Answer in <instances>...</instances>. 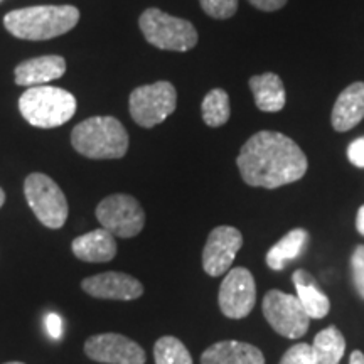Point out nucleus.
I'll use <instances>...</instances> for the list:
<instances>
[{"mask_svg": "<svg viewBox=\"0 0 364 364\" xmlns=\"http://www.w3.org/2000/svg\"><path fill=\"white\" fill-rule=\"evenodd\" d=\"M24 194L27 203L46 228L59 230L68 220V201L61 188L51 177L34 172L27 176L24 182Z\"/></svg>", "mask_w": 364, "mask_h": 364, "instance_id": "423d86ee", "label": "nucleus"}, {"mask_svg": "<svg viewBox=\"0 0 364 364\" xmlns=\"http://www.w3.org/2000/svg\"><path fill=\"white\" fill-rule=\"evenodd\" d=\"M351 268H353V282L356 287L359 297L364 300V245L354 250L351 257Z\"/></svg>", "mask_w": 364, "mask_h": 364, "instance_id": "a878e982", "label": "nucleus"}, {"mask_svg": "<svg viewBox=\"0 0 364 364\" xmlns=\"http://www.w3.org/2000/svg\"><path fill=\"white\" fill-rule=\"evenodd\" d=\"M65 73V58L56 56V54H48V56L33 58L21 63L14 71V76H16V85L33 88V86H43L49 81L61 78Z\"/></svg>", "mask_w": 364, "mask_h": 364, "instance_id": "4468645a", "label": "nucleus"}, {"mask_svg": "<svg viewBox=\"0 0 364 364\" xmlns=\"http://www.w3.org/2000/svg\"><path fill=\"white\" fill-rule=\"evenodd\" d=\"M201 364H265V356L253 344L220 341L203 353Z\"/></svg>", "mask_w": 364, "mask_h": 364, "instance_id": "f3484780", "label": "nucleus"}, {"mask_svg": "<svg viewBox=\"0 0 364 364\" xmlns=\"http://www.w3.org/2000/svg\"><path fill=\"white\" fill-rule=\"evenodd\" d=\"M243 247V235L233 226H218L208 236L203 250V268L209 277L231 270L236 255Z\"/></svg>", "mask_w": 364, "mask_h": 364, "instance_id": "f8f14e48", "label": "nucleus"}, {"mask_svg": "<svg viewBox=\"0 0 364 364\" xmlns=\"http://www.w3.org/2000/svg\"><path fill=\"white\" fill-rule=\"evenodd\" d=\"M292 279L297 290V299L309 317L324 318L331 311V302L327 295L318 289L316 279L307 270H295Z\"/></svg>", "mask_w": 364, "mask_h": 364, "instance_id": "6ab92c4d", "label": "nucleus"}, {"mask_svg": "<svg viewBox=\"0 0 364 364\" xmlns=\"http://www.w3.org/2000/svg\"><path fill=\"white\" fill-rule=\"evenodd\" d=\"M253 7L263 12H275L287 4V0H248Z\"/></svg>", "mask_w": 364, "mask_h": 364, "instance_id": "c85d7f7f", "label": "nucleus"}, {"mask_svg": "<svg viewBox=\"0 0 364 364\" xmlns=\"http://www.w3.org/2000/svg\"><path fill=\"white\" fill-rule=\"evenodd\" d=\"M240 174L253 188L277 189L306 176L307 157L290 136L262 130L247 140L236 159Z\"/></svg>", "mask_w": 364, "mask_h": 364, "instance_id": "f257e3e1", "label": "nucleus"}, {"mask_svg": "<svg viewBox=\"0 0 364 364\" xmlns=\"http://www.w3.org/2000/svg\"><path fill=\"white\" fill-rule=\"evenodd\" d=\"M81 289L91 297L105 300H135L144 294V285L135 277L122 272L88 277L81 282Z\"/></svg>", "mask_w": 364, "mask_h": 364, "instance_id": "ddd939ff", "label": "nucleus"}, {"mask_svg": "<svg viewBox=\"0 0 364 364\" xmlns=\"http://www.w3.org/2000/svg\"><path fill=\"white\" fill-rule=\"evenodd\" d=\"M4 203H6V193H4V189L0 188V208L4 206Z\"/></svg>", "mask_w": 364, "mask_h": 364, "instance_id": "2f4dec72", "label": "nucleus"}, {"mask_svg": "<svg viewBox=\"0 0 364 364\" xmlns=\"http://www.w3.org/2000/svg\"><path fill=\"white\" fill-rule=\"evenodd\" d=\"M348 159L353 166L364 169V136L353 140L348 147Z\"/></svg>", "mask_w": 364, "mask_h": 364, "instance_id": "bb28decb", "label": "nucleus"}, {"mask_svg": "<svg viewBox=\"0 0 364 364\" xmlns=\"http://www.w3.org/2000/svg\"><path fill=\"white\" fill-rule=\"evenodd\" d=\"M356 228L359 231V235L364 236V204L361 208H359L358 211V216H356Z\"/></svg>", "mask_w": 364, "mask_h": 364, "instance_id": "c756f323", "label": "nucleus"}, {"mask_svg": "<svg viewBox=\"0 0 364 364\" xmlns=\"http://www.w3.org/2000/svg\"><path fill=\"white\" fill-rule=\"evenodd\" d=\"M140 31L149 44L164 51L184 53L198 44V31L189 21L169 16L161 9H147L139 19Z\"/></svg>", "mask_w": 364, "mask_h": 364, "instance_id": "39448f33", "label": "nucleus"}, {"mask_svg": "<svg viewBox=\"0 0 364 364\" xmlns=\"http://www.w3.org/2000/svg\"><path fill=\"white\" fill-rule=\"evenodd\" d=\"M71 145L88 159H122L129 150V134L117 118L91 117L73 129Z\"/></svg>", "mask_w": 364, "mask_h": 364, "instance_id": "7ed1b4c3", "label": "nucleus"}, {"mask_svg": "<svg viewBox=\"0 0 364 364\" xmlns=\"http://www.w3.org/2000/svg\"><path fill=\"white\" fill-rule=\"evenodd\" d=\"M156 364H193V358L184 343L174 336H164L154 346Z\"/></svg>", "mask_w": 364, "mask_h": 364, "instance_id": "5701e85b", "label": "nucleus"}, {"mask_svg": "<svg viewBox=\"0 0 364 364\" xmlns=\"http://www.w3.org/2000/svg\"><path fill=\"white\" fill-rule=\"evenodd\" d=\"M46 329H48L49 336H51L53 339H59L63 336V318L58 316L56 312H49L48 316H46Z\"/></svg>", "mask_w": 364, "mask_h": 364, "instance_id": "cd10ccee", "label": "nucleus"}, {"mask_svg": "<svg viewBox=\"0 0 364 364\" xmlns=\"http://www.w3.org/2000/svg\"><path fill=\"white\" fill-rule=\"evenodd\" d=\"M364 118V83L356 81L349 85L336 100L332 108V129L336 132H348L356 127Z\"/></svg>", "mask_w": 364, "mask_h": 364, "instance_id": "2eb2a0df", "label": "nucleus"}, {"mask_svg": "<svg viewBox=\"0 0 364 364\" xmlns=\"http://www.w3.org/2000/svg\"><path fill=\"white\" fill-rule=\"evenodd\" d=\"M6 364H24V363H19V361H11V363H6Z\"/></svg>", "mask_w": 364, "mask_h": 364, "instance_id": "473e14b6", "label": "nucleus"}, {"mask_svg": "<svg viewBox=\"0 0 364 364\" xmlns=\"http://www.w3.org/2000/svg\"><path fill=\"white\" fill-rule=\"evenodd\" d=\"M71 250L78 260L88 263H107L115 258L117 241L110 231L100 228V230H93L75 238Z\"/></svg>", "mask_w": 364, "mask_h": 364, "instance_id": "dca6fc26", "label": "nucleus"}, {"mask_svg": "<svg viewBox=\"0 0 364 364\" xmlns=\"http://www.w3.org/2000/svg\"><path fill=\"white\" fill-rule=\"evenodd\" d=\"M279 364H316L312 346L306 343H299L292 346V348L282 356Z\"/></svg>", "mask_w": 364, "mask_h": 364, "instance_id": "393cba45", "label": "nucleus"}, {"mask_svg": "<svg viewBox=\"0 0 364 364\" xmlns=\"http://www.w3.org/2000/svg\"><path fill=\"white\" fill-rule=\"evenodd\" d=\"M80 22L75 6H34L11 11L4 26L17 39L46 41L70 33Z\"/></svg>", "mask_w": 364, "mask_h": 364, "instance_id": "f03ea898", "label": "nucleus"}, {"mask_svg": "<svg viewBox=\"0 0 364 364\" xmlns=\"http://www.w3.org/2000/svg\"><path fill=\"white\" fill-rule=\"evenodd\" d=\"M262 309L272 329L287 339L302 338L311 324V317L304 311L297 295L270 290L263 299Z\"/></svg>", "mask_w": 364, "mask_h": 364, "instance_id": "6e6552de", "label": "nucleus"}, {"mask_svg": "<svg viewBox=\"0 0 364 364\" xmlns=\"http://www.w3.org/2000/svg\"><path fill=\"white\" fill-rule=\"evenodd\" d=\"M86 356L105 364H145V351L135 341L115 332L91 336L85 343Z\"/></svg>", "mask_w": 364, "mask_h": 364, "instance_id": "9b49d317", "label": "nucleus"}, {"mask_svg": "<svg viewBox=\"0 0 364 364\" xmlns=\"http://www.w3.org/2000/svg\"><path fill=\"white\" fill-rule=\"evenodd\" d=\"M199 4L213 19H230L238 11V0H199Z\"/></svg>", "mask_w": 364, "mask_h": 364, "instance_id": "b1692460", "label": "nucleus"}, {"mask_svg": "<svg viewBox=\"0 0 364 364\" xmlns=\"http://www.w3.org/2000/svg\"><path fill=\"white\" fill-rule=\"evenodd\" d=\"M316 364H339L346 351V339L338 327L331 326L321 331L312 343Z\"/></svg>", "mask_w": 364, "mask_h": 364, "instance_id": "412c9836", "label": "nucleus"}, {"mask_svg": "<svg viewBox=\"0 0 364 364\" xmlns=\"http://www.w3.org/2000/svg\"><path fill=\"white\" fill-rule=\"evenodd\" d=\"M349 364H364V354L361 351H353L351 358H349Z\"/></svg>", "mask_w": 364, "mask_h": 364, "instance_id": "7c9ffc66", "label": "nucleus"}, {"mask_svg": "<svg viewBox=\"0 0 364 364\" xmlns=\"http://www.w3.org/2000/svg\"><path fill=\"white\" fill-rule=\"evenodd\" d=\"M250 90L253 93L255 105L262 112H280L285 107V86L275 73H265V75H255L250 78Z\"/></svg>", "mask_w": 364, "mask_h": 364, "instance_id": "a211bd4d", "label": "nucleus"}, {"mask_svg": "<svg viewBox=\"0 0 364 364\" xmlns=\"http://www.w3.org/2000/svg\"><path fill=\"white\" fill-rule=\"evenodd\" d=\"M102 228L118 238H134L144 230L145 213L140 203L129 194H113L97 206Z\"/></svg>", "mask_w": 364, "mask_h": 364, "instance_id": "1a4fd4ad", "label": "nucleus"}, {"mask_svg": "<svg viewBox=\"0 0 364 364\" xmlns=\"http://www.w3.org/2000/svg\"><path fill=\"white\" fill-rule=\"evenodd\" d=\"M76 98L56 86H33L19 98L21 115L38 129H56L76 113Z\"/></svg>", "mask_w": 364, "mask_h": 364, "instance_id": "20e7f679", "label": "nucleus"}, {"mask_svg": "<svg viewBox=\"0 0 364 364\" xmlns=\"http://www.w3.org/2000/svg\"><path fill=\"white\" fill-rule=\"evenodd\" d=\"M218 302L226 317H247L257 304V284L252 272L245 267L231 268L220 287Z\"/></svg>", "mask_w": 364, "mask_h": 364, "instance_id": "9d476101", "label": "nucleus"}, {"mask_svg": "<svg viewBox=\"0 0 364 364\" xmlns=\"http://www.w3.org/2000/svg\"><path fill=\"white\" fill-rule=\"evenodd\" d=\"M201 112H203V120L208 127H223L230 120L231 115V108H230V97L225 90L221 88H215L211 90L209 93L204 97L203 105H201Z\"/></svg>", "mask_w": 364, "mask_h": 364, "instance_id": "4be33fe9", "label": "nucleus"}, {"mask_svg": "<svg viewBox=\"0 0 364 364\" xmlns=\"http://www.w3.org/2000/svg\"><path fill=\"white\" fill-rule=\"evenodd\" d=\"M311 236L304 228H294L287 233L284 238L277 241L267 253V265L272 270L279 272L289 265L290 262L299 258L307 248Z\"/></svg>", "mask_w": 364, "mask_h": 364, "instance_id": "aec40b11", "label": "nucleus"}, {"mask_svg": "<svg viewBox=\"0 0 364 364\" xmlns=\"http://www.w3.org/2000/svg\"><path fill=\"white\" fill-rule=\"evenodd\" d=\"M176 105L177 93L174 85L169 81L139 86L132 91L129 100L132 118L144 129H152L162 124L171 113H174Z\"/></svg>", "mask_w": 364, "mask_h": 364, "instance_id": "0eeeda50", "label": "nucleus"}]
</instances>
